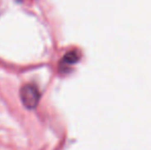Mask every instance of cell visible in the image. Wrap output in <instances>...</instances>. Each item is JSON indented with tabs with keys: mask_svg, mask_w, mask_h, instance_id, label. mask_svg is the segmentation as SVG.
<instances>
[{
	"mask_svg": "<svg viewBox=\"0 0 151 150\" xmlns=\"http://www.w3.org/2000/svg\"><path fill=\"white\" fill-rule=\"evenodd\" d=\"M40 98V90L37 85L32 83L24 84L20 90V99L22 101V104L25 108L29 110H33L39 104Z\"/></svg>",
	"mask_w": 151,
	"mask_h": 150,
	"instance_id": "cell-1",
	"label": "cell"
},
{
	"mask_svg": "<svg viewBox=\"0 0 151 150\" xmlns=\"http://www.w3.org/2000/svg\"><path fill=\"white\" fill-rule=\"evenodd\" d=\"M76 60H77V57H76V52H68V54L65 55V57L63 58L62 62L69 64V63L76 62Z\"/></svg>",
	"mask_w": 151,
	"mask_h": 150,
	"instance_id": "cell-2",
	"label": "cell"
}]
</instances>
